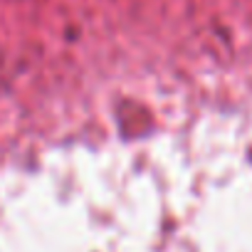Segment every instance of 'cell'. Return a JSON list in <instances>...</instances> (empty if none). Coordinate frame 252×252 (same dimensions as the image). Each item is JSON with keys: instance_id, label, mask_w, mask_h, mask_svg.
Masks as SVG:
<instances>
[{"instance_id": "1", "label": "cell", "mask_w": 252, "mask_h": 252, "mask_svg": "<svg viewBox=\"0 0 252 252\" xmlns=\"http://www.w3.org/2000/svg\"><path fill=\"white\" fill-rule=\"evenodd\" d=\"M193 37H195V30H193ZM193 42H195V40H193ZM195 57H198V55H195ZM198 72H200V69H198ZM200 82H203V79H200ZM203 94H205V92H203ZM205 104H208V101H205ZM210 121H213V119H210ZM213 129H215V126H213ZM215 136H218V134H215ZM218 144H220V141H218ZM222 156H225V154H222ZM225 161H227V158H225ZM227 166H230V163H227ZM232 173H235V171H232ZM250 190H252V188H250Z\"/></svg>"}]
</instances>
